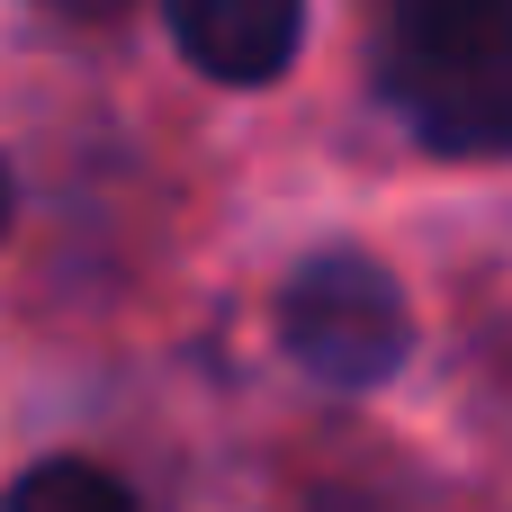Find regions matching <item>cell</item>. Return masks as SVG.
I'll list each match as a JSON object with an SVG mask.
<instances>
[{
    "instance_id": "cell-1",
    "label": "cell",
    "mask_w": 512,
    "mask_h": 512,
    "mask_svg": "<svg viewBox=\"0 0 512 512\" xmlns=\"http://www.w3.org/2000/svg\"><path fill=\"white\" fill-rule=\"evenodd\" d=\"M378 99L459 162L512 153V0H414L387 18Z\"/></svg>"
},
{
    "instance_id": "cell-2",
    "label": "cell",
    "mask_w": 512,
    "mask_h": 512,
    "mask_svg": "<svg viewBox=\"0 0 512 512\" xmlns=\"http://www.w3.org/2000/svg\"><path fill=\"white\" fill-rule=\"evenodd\" d=\"M279 342H288V360L306 378L360 396V387H387L405 369L414 306H405V288H396L387 261H369V252L342 243V252H315V261L288 270V288H279Z\"/></svg>"
},
{
    "instance_id": "cell-3",
    "label": "cell",
    "mask_w": 512,
    "mask_h": 512,
    "mask_svg": "<svg viewBox=\"0 0 512 512\" xmlns=\"http://www.w3.org/2000/svg\"><path fill=\"white\" fill-rule=\"evenodd\" d=\"M171 45H180L207 81L261 90V81H279V72L297 63L306 9H297V0H180V9H171Z\"/></svg>"
},
{
    "instance_id": "cell-4",
    "label": "cell",
    "mask_w": 512,
    "mask_h": 512,
    "mask_svg": "<svg viewBox=\"0 0 512 512\" xmlns=\"http://www.w3.org/2000/svg\"><path fill=\"white\" fill-rule=\"evenodd\" d=\"M0 512H135V495L90 459H45L0 495Z\"/></svg>"
},
{
    "instance_id": "cell-5",
    "label": "cell",
    "mask_w": 512,
    "mask_h": 512,
    "mask_svg": "<svg viewBox=\"0 0 512 512\" xmlns=\"http://www.w3.org/2000/svg\"><path fill=\"white\" fill-rule=\"evenodd\" d=\"M9 216H18V180H9V162H0V234H9Z\"/></svg>"
}]
</instances>
